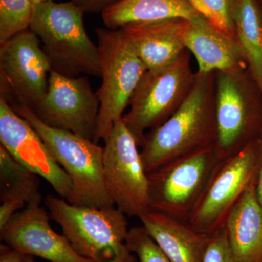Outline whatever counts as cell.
Segmentation results:
<instances>
[{"instance_id":"28","label":"cell","mask_w":262,"mask_h":262,"mask_svg":"<svg viewBox=\"0 0 262 262\" xmlns=\"http://www.w3.org/2000/svg\"><path fill=\"white\" fill-rule=\"evenodd\" d=\"M24 256L25 255L12 249L8 246L1 245L0 262H24Z\"/></svg>"},{"instance_id":"17","label":"cell","mask_w":262,"mask_h":262,"mask_svg":"<svg viewBox=\"0 0 262 262\" xmlns=\"http://www.w3.org/2000/svg\"><path fill=\"white\" fill-rule=\"evenodd\" d=\"M140 220L171 262H203L211 235L159 212L148 211Z\"/></svg>"},{"instance_id":"32","label":"cell","mask_w":262,"mask_h":262,"mask_svg":"<svg viewBox=\"0 0 262 262\" xmlns=\"http://www.w3.org/2000/svg\"><path fill=\"white\" fill-rule=\"evenodd\" d=\"M259 1H260V3H261V6H262V0H259Z\"/></svg>"},{"instance_id":"26","label":"cell","mask_w":262,"mask_h":262,"mask_svg":"<svg viewBox=\"0 0 262 262\" xmlns=\"http://www.w3.org/2000/svg\"><path fill=\"white\" fill-rule=\"evenodd\" d=\"M72 3L80 7L84 13H102L111 5L116 4L121 0H71Z\"/></svg>"},{"instance_id":"15","label":"cell","mask_w":262,"mask_h":262,"mask_svg":"<svg viewBox=\"0 0 262 262\" xmlns=\"http://www.w3.org/2000/svg\"><path fill=\"white\" fill-rule=\"evenodd\" d=\"M190 20L168 19L121 27L147 70L163 68L185 51V34Z\"/></svg>"},{"instance_id":"7","label":"cell","mask_w":262,"mask_h":262,"mask_svg":"<svg viewBox=\"0 0 262 262\" xmlns=\"http://www.w3.org/2000/svg\"><path fill=\"white\" fill-rule=\"evenodd\" d=\"M187 51L163 68L146 71L131 98L122 120L139 147L146 133L170 118L192 91L196 72Z\"/></svg>"},{"instance_id":"16","label":"cell","mask_w":262,"mask_h":262,"mask_svg":"<svg viewBox=\"0 0 262 262\" xmlns=\"http://www.w3.org/2000/svg\"><path fill=\"white\" fill-rule=\"evenodd\" d=\"M184 41L186 49L196 58L200 73L248 69L237 38L219 29L204 17L189 21Z\"/></svg>"},{"instance_id":"2","label":"cell","mask_w":262,"mask_h":262,"mask_svg":"<svg viewBox=\"0 0 262 262\" xmlns=\"http://www.w3.org/2000/svg\"><path fill=\"white\" fill-rule=\"evenodd\" d=\"M84 10L72 1L34 5L29 29L40 40L52 71L67 76L101 77L98 46L90 39Z\"/></svg>"},{"instance_id":"31","label":"cell","mask_w":262,"mask_h":262,"mask_svg":"<svg viewBox=\"0 0 262 262\" xmlns=\"http://www.w3.org/2000/svg\"><path fill=\"white\" fill-rule=\"evenodd\" d=\"M33 5L39 4V3H46L50 0H30Z\"/></svg>"},{"instance_id":"11","label":"cell","mask_w":262,"mask_h":262,"mask_svg":"<svg viewBox=\"0 0 262 262\" xmlns=\"http://www.w3.org/2000/svg\"><path fill=\"white\" fill-rule=\"evenodd\" d=\"M52 71L40 40L30 29L0 45L1 96L34 110L47 94Z\"/></svg>"},{"instance_id":"21","label":"cell","mask_w":262,"mask_h":262,"mask_svg":"<svg viewBox=\"0 0 262 262\" xmlns=\"http://www.w3.org/2000/svg\"><path fill=\"white\" fill-rule=\"evenodd\" d=\"M39 176L31 171L0 145V200L26 204L42 201Z\"/></svg>"},{"instance_id":"1","label":"cell","mask_w":262,"mask_h":262,"mask_svg":"<svg viewBox=\"0 0 262 262\" xmlns=\"http://www.w3.org/2000/svg\"><path fill=\"white\" fill-rule=\"evenodd\" d=\"M216 139L215 72H196L192 91L182 106L164 123L146 133L141 151L146 172L214 148Z\"/></svg>"},{"instance_id":"20","label":"cell","mask_w":262,"mask_h":262,"mask_svg":"<svg viewBox=\"0 0 262 262\" xmlns=\"http://www.w3.org/2000/svg\"><path fill=\"white\" fill-rule=\"evenodd\" d=\"M232 18L248 70L262 91V6L259 0H234Z\"/></svg>"},{"instance_id":"8","label":"cell","mask_w":262,"mask_h":262,"mask_svg":"<svg viewBox=\"0 0 262 262\" xmlns=\"http://www.w3.org/2000/svg\"><path fill=\"white\" fill-rule=\"evenodd\" d=\"M259 159L257 139L238 152L220 160L193 208L188 223L208 235L225 228L234 207L257 177Z\"/></svg>"},{"instance_id":"19","label":"cell","mask_w":262,"mask_h":262,"mask_svg":"<svg viewBox=\"0 0 262 262\" xmlns=\"http://www.w3.org/2000/svg\"><path fill=\"white\" fill-rule=\"evenodd\" d=\"M106 28L118 29L130 24L168 19L194 20L201 18L189 0H121L101 13Z\"/></svg>"},{"instance_id":"9","label":"cell","mask_w":262,"mask_h":262,"mask_svg":"<svg viewBox=\"0 0 262 262\" xmlns=\"http://www.w3.org/2000/svg\"><path fill=\"white\" fill-rule=\"evenodd\" d=\"M103 146L105 187L115 206L126 216L138 217L150 211L149 179L139 145L122 117L114 123Z\"/></svg>"},{"instance_id":"4","label":"cell","mask_w":262,"mask_h":262,"mask_svg":"<svg viewBox=\"0 0 262 262\" xmlns=\"http://www.w3.org/2000/svg\"><path fill=\"white\" fill-rule=\"evenodd\" d=\"M8 102L37 131L53 158L70 177L73 189L69 203L95 208L115 206L103 180V147L71 131L48 126L22 103Z\"/></svg>"},{"instance_id":"27","label":"cell","mask_w":262,"mask_h":262,"mask_svg":"<svg viewBox=\"0 0 262 262\" xmlns=\"http://www.w3.org/2000/svg\"><path fill=\"white\" fill-rule=\"evenodd\" d=\"M27 206L24 202L18 201H7L2 202L0 207V229L7 223L8 221L18 212V210H22Z\"/></svg>"},{"instance_id":"25","label":"cell","mask_w":262,"mask_h":262,"mask_svg":"<svg viewBox=\"0 0 262 262\" xmlns=\"http://www.w3.org/2000/svg\"><path fill=\"white\" fill-rule=\"evenodd\" d=\"M203 262H237L229 246L225 227L210 236Z\"/></svg>"},{"instance_id":"3","label":"cell","mask_w":262,"mask_h":262,"mask_svg":"<svg viewBox=\"0 0 262 262\" xmlns=\"http://www.w3.org/2000/svg\"><path fill=\"white\" fill-rule=\"evenodd\" d=\"M45 203L76 252L95 262H136L127 248V216L117 207L75 206L48 195Z\"/></svg>"},{"instance_id":"6","label":"cell","mask_w":262,"mask_h":262,"mask_svg":"<svg viewBox=\"0 0 262 262\" xmlns=\"http://www.w3.org/2000/svg\"><path fill=\"white\" fill-rule=\"evenodd\" d=\"M102 82L95 142L105 141L114 123L123 116L147 69L121 29H96Z\"/></svg>"},{"instance_id":"30","label":"cell","mask_w":262,"mask_h":262,"mask_svg":"<svg viewBox=\"0 0 262 262\" xmlns=\"http://www.w3.org/2000/svg\"><path fill=\"white\" fill-rule=\"evenodd\" d=\"M24 262H35L32 256H29V255H25L24 256Z\"/></svg>"},{"instance_id":"10","label":"cell","mask_w":262,"mask_h":262,"mask_svg":"<svg viewBox=\"0 0 262 262\" xmlns=\"http://www.w3.org/2000/svg\"><path fill=\"white\" fill-rule=\"evenodd\" d=\"M220 160L214 148L165 164L148 174L150 211L187 222Z\"/></svg>"},{"instance_id":"12","label":"cell","mask_w":262,"mask_h":262,"mask_svg":"<svg viewBox=\"0 0 262 262\" xmlns=\"http://www.w3.org/2000/svg\"><path fill=\"white\" fill-rule=\"evenodd\" d=\"M100 101L87 76L72 77L51 71L47 94L32 110L46 125L94 141Z\"/></svg>"},{"instance_id":"23","label":"cell","mask_w":262,"mask_h":262,"mask_svg":"<svg viewBox=\"0 0 262 262\" xmlns=\"http://www.w3.org/2000/svg\"><path fill=\"white\" fill-rule=\"evenodd\" d=\"M194 9L219 29L236 37L232 18L234 0H189ZM237 38V37H236Z\"/></svg>"},{"instance_id":"13","label":"cell","mask_w":262,"mask_h":262,"mask_svg":"<svg viewBox=\"0 0 262 262\" xmlns=\"http://www.w3.org/2000/svg\"><path fill=\"white\" fill-rule=\"evenodd\" d=\"M0 142L19 163L46 179L61 198L70 201L73 189L70 177L53 158L37 131L1 95Z\"/></svg>"},{"instance_id":"18","label":"cell","mask_w":262,"mask_h":262,"mask_svg":"<svg viewBox=\"0 0 262 262\" xmlns=\"http://www.w3.org/2000/svg\"><path fill=\"white\" fill-rule=\"evenodd\" d=\"M256 179L226 222L227 239L237 262H262V207L256 194Z\"/></svg>"},{"instance_id":"14","label":"cell","mask_w":262,"mask_h":262,"mask_svg":"<svg viewBox=\"0 0 262 262\" xmlns=\"http://www.w3.org/2000/svg\"><path fill=\"white\" fill-rule=\"evenodd\" d=\"M41 201L27 204L0 229L5 244L24 255L51 262H95L78 254L63 234L52 229L49 215Z\"/></svg>"},{"instance_id":"24","label":"cell","mask_w":262,"mask_h":262,"mask_svg":"<svg viewBox=\"0 0 262 262\" xmlns=\"http://www.w3.org/2000/svg\"><path fill=\"white\" fill-rule=\"evenodd\" d=\"M126 244L139 262H171L143 225L129 229Z\"/></svg>"},{"instance_id":"22","label":"cell","mask_w":262,"mask_h":262,"mask_svg":"<svg viewBox=\"0 0 262 262\" xmlns=\"http://www.w3.org/2000/svg\"><path fill=\"white\" fill-rule=\"evenodd\" d=\"M33 8L30 0H0V45L29 29Z\"/></svg>"},{"instance_id":"29","label":"cell","mask_w":262,"mask_h":262,"mask_svg":"<svg viewBox=\"0 0 262 262\" xmlns=\"http://www.w3.org/2000/svg\"><path fill=\"white\" fill-rule=\"evenodd\" d=\"M258 141H259L260 145V159L257 179H256V194H257L258 202L262 207V133L258 137Z\"/></svg>"},{"instance_id":"5","label":"cell","mask_w":262,"mask_h":262,"mask_svg":"<svg viewBox=\"0 0 262 262\" xmlns=\"http://www.w3.org/2000/svg\"><path fill=\"white\" fill-rule=\"evenodd\" d=\"M219 160L238 152L262 133V91L247 70L215 72Z\"/></svg>"}]
</instances>
